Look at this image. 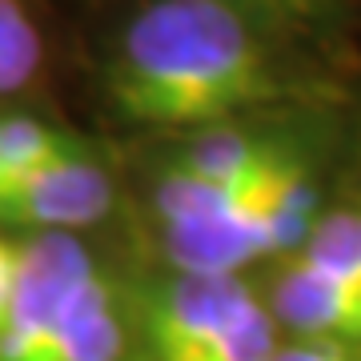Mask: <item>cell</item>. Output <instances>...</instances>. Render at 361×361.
<instances>
[{"instance_id": "1", "label": "cell", "mask_w": 361, "mask_h": 361, "mask_svg": "<svg viewBox=\"0 0 361 361\" xmlns=\"http://www.w3.org/2000/svg\"><path fill=\"white\" fill-rule=\"evenodd\" d=\"M109 101L149 129L201 133L293 101L285 44L217 0H149L109 61Z\"/></svg>"}, {"instance_id": "2", "label": "cell", "mask_w": 361, "mask_h": 361, "mask_svg": "<svg viewBox=\"0 0 361 361\" xmlns=\"http://www.w3.org/2000/svg\"><path fill=\"white\" fill-rule=\"evenodd\" d=\"M101 265L97 249L85 237H20L8 305L0 313V361H40L65 322L73 297Z\"/></svg>"}, {"instance_id": "3", "label": "cell", "mask_w": 361, "mask_h": 361, "mask_svg": "<svg viewBox=\"0 0 361 361\" xmlns=\"http://www.w3.org/2000/svg\"><path fill=\"white\" fill-rule=\"evenodd\" d=\"M116 209V180L89 145L28 177L4 185L0 193V229L16 237H85L104 225Z\"/></svg>"}, {"instance_id": "4", "label": "cell", "mask_w": 361, "mask_h": 361, "mask_svg": "<svg viewBox=\"0 0 361 361\" xmlns=\"http://www.w3.org/2000/svg\"><path fill=\"white\" fill-rule=\"evenodd\" d=\"M257 297L261 289L249 277L169 269L153 289L137 293V322L149 361H189Z\"/></svg>"}, {"instance_id": "5", "label": "cell", "mask_w": 361, "mask_h": 361, "mask_svg": "<svg viewBox=\"0 0 361 361\" xmlns=\"http://www.w3.org/2000/svg\"><path fill=\"white\" fill-rule=\"evenodd\" d=\"M305 157L310 153L281 125H265L257 116H249V121H229V125H213L201 133H185L180 149L165 169L180 173V177L205 180V185L245 189V185H261V180L277 177Z\"/></svg>"}, {"instance_id": "6", "label": "cell", "mask_w": 361, "mask_h": 361, "mask_svg": "<svg viewBox=\"0 0 361 361\" xmlns=\"http://www.w3.org/2000/svg\"><path fill=\"white\" fill-rule=\"evenodd\" d=\"M261 297L289 341L361 345V285L337 281L301 257H285L273 265Z\"/></svg>"}, {"instance_id": "7", "label": "cell", "mask_w": 361, "mask_h": 361, "mask_svg": "<svg viewBox=\"0 0 361 361\" xmlns=\"http://www.w3.org/2000/svg\"><path fill=\"white\" fill-rule=\"evenodd\" d=\"M137 329V289L116 273V265L101 261L73 297L40 361H133Z\"/></svg>"}, {"instance_id": "8", "label": "cell", "mask_w": 361, "mask_h": 361, "mask_svg": "<svg viewBox=\"0 0 361 361\" xmlns=\"http://www.w3.org/2000/svg\"><path fill=\"white\" fill-rule=\"evenodd\" d=\"M85 137H77L73 129L49 125L40 116L28 113H0V177L4 185L37 173V169L52 165L68 153L85 149Z\"/></svg>"}, {"instance_id": "9", "label": "cell", "mask_w": 361, "mask_h": 361, "mask_svg": "<svg viewBox=\"0 0 361 361\" xmlns=\"http://www.w3.org/2000/svg\"><path fill=\"white\" fill-rule=\"evenodd\" d=\"M293 257L337 281L361 285V205H325Z\"/></svg>"}, {"instance_id": "10", "label": "cell", "mask_w": 361, "mask_h": 361, "mask_svg": "<svg viewBox=\"0 0 361 361\" xmlns=\"http://www.w3.org/2000/svg\"><path fill=\"white\" fill-rule=\"evenodd\" d=\"M44 37L25 0H0V97L25 92L40 77Z\"/></svg>"}, {"instance_id": "11", "label": "cell", "mask_w": 361, "mask_h": 361, "mask_svg": "<svg viewBox=\"0 0 361 361\" xmlns=\"http://www.w3.org/2000/svg\"><path fill=\"white\" fill-rule=\"evenodd\" d=\"M217 4L241 13L245 20H253L261 32H269L281 44L310 40L313 32L334 25L345 8V0H217Z\"/></svg>"}, {"instance_id": "12", "label": "cell", "mask_w": 361, "mask_h": 361, "mask_svg": "<svg viewBox=\"0 0 361 361\" xmlns=\"http://www.w3.org/2000/svg\"><path fill=\"white\" fill-rule=\"evenodd\" d=\"M277 345H281V329L273 322L265 297H257L189 361H269Z\"/></svg>"}, {"instance_id": "13", "label": "cell", "mask_w": 361, "mask_h": 361, "mask_svg": "<svg viewBox=\"0 0 361 361\" xmlns=\"http://www.w3.org/2000/svg\"><path fill=\"white\" fill-rule=\"evenodd\" d=\"M269 361H361V345H329V341H281Z\"/></svg>"}, {"instance_id": "14", "label": "cell", "mask_w": 361, "mask_h": 361, "mask_svg": "<svg viewBox=\"0 0 361 361\" xmlns=\"http://www.w3.org/2000/svg\"><path fill=\"white\" fill-rule=\"evenodd\" d=\"M16 269H20V237L8 233V229H0V313H4V305H8Z\"/></svg>"}]
</instances>
